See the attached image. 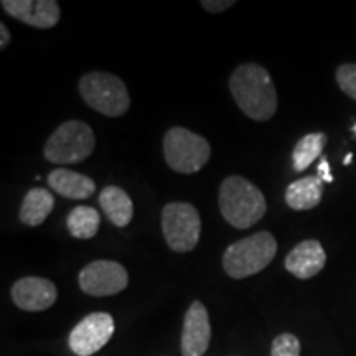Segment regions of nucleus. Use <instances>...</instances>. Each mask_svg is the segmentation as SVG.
<instances>
[{
	"label": "nucleus",
	"instance_id": "7",
	"mask_svg": "<svg viewBox=\"0 0 356 356\" xmlns=\"http://www.w3.org/2000/svg\"><path fill=\"white\" fill-rule=\"evenodd\" d=\"M162 233L172 251H193L202 234V218L197 208L181 202L165 204L162 210Z\"/></svg>",
	"mask_w": 356,
	"mask_h": 356
},
{
	"label": "nucleus",
	"instance_id": "4",
	"mask_svg": "<svg viewBox=\"0 0 356 356\" xmlns=\"http://www.w3.org/2000/svg\"><path fill=\"white\" fill-rule=\"evenodd\" d=\"M79 95L84 102L102 115L119 118L131 108L127 86L121 78L104 71H92L79 79Z\"/></svg>",
	"mask_w": 356,
	"mask_h": 356
},
{
	"label": "nucleus",
	"instance_id": "3",
	"mask_svg": "<svg viewBox=\"0 0 356 356\" xmlns=\"http://www.w3.org/2000/svg\"><path fill=\"white\" fill-rule=\"evenodd\" d=\"M277 254V241L269 231H259L229 244L222 256V269L233 279L259 274Z\"/></svg>",
	"mask_w": 356,
	"mask_h": 356
},
{
	"label": "nucleus",
	"instance_id": "20",
	"mask_svg": "<svg viewBox=\"0 0 356 356\" xmlns=\"http://www.w3.org/2000/svg\"><path fill=\"white\" fill-rule=\"evenodd\" d=\"M270 356H300V341L292 333H280L274 338Z\"/></svg>",
	"mask_w": 356,
	"mask_h": 356
},
{
	"label": "nucleus",
	"instance_id": "15",
	"mask_svg": "<svg viewBox=\"0 0 356 356\" xmlns=\"http://www.w3.org/2000/svg\"><path fill=\"white\" fill-rule=\"evenodd\" d=\"M323 197V180L318 177H304L292 181L286 190V203L297 211L318 207Z\"/></svg>",
	"mask_w": 356,
	"mask_h": 356
},
{
	"label": "nucleus",
	"instance_id": "9",
	"mask_svg": "<svg viewBox=\"0 0 356 356\" xmlns=\"http://www.w3.org/2000/svg\"><path fill=\"white\" fill-rule=\"evenodd\" d=\"M114 330L113 315L106 312H95L84 317L71 330L68 345L76 356H91L109 343Z\"/></svg>",
	"mask_w": 356,
	"mask_h": 356
},
{
	"label": "nucleus",
	"instance_id": "13",
	"mask_svg": "<svg viewBox=\"0 0 356 356\" xmlns=\"http://www.w3.org/2000/svg\"><path fill=\"white\" fill-rule=\"evenodd\" d=\"M327 264V252L317 239L297 244L286 257V269L297 279H312Z\"/></svg>",
	"mask_w": 356,
	"mask_h": 356
},
{
	"label": "nucleus",
	"instance_id": "23",
	"mask_svg": "<svg viewBox=\"0 0 356 356\" xmlns=\"http://www.w3.org/2000/svg\"><path fill=\"white\" fill-rule=\"evenodd\" d=\"M318 178H322V180L328 181V184H332L333 181V177H332V172H330V165H328V160L327 157H322L320 160V165H318Z\"/></svg>",
	"mask_w": 356,
	"mask_h": 356
},
{
	"label": "nucleus",
	"instance_id": "24",
	"mask_svg": "<svg viewBox=\"0 0 356 356\" xmlns=\"http://www.w3.org/2000/svg\"><path fill=\"white\" fill-rule=\"evenodd\" d=\"M10 43V32H8L6 24H0V48H7Z\"/></svg>",
	"mask_w": 356,
	"mask_h": 356
},
{
	"label": "nucleus",
	"instance_id": "14",
	"mask_svg": "<svg viewBox=\"0 0 356 356\" xmlns=\"http://www.w3.org/2000/svg\"><path fill=\"white\" fill-rule=\"evenodd\" d=\"M48 185L61 197L71 200H86L96 191V184L92 178L83 173L68 170V168H55L48 175Z\"/></svg>",
	"mask_w": 356,
	"mask_h": 356
},
{
	"label": "nucleus",
	"instance_id": "19",
	"mask_svg": "<svg viewBox=\"0 0 356 356\" xmlns=\"http://www.w3.org/2000/svg\"><path fill=\"white\" fill-rule=\"evenodd\" d=\"M325 144H327V136L323 132L307 134L305 137H302L293 147V168L297 172H304L305 168H309L314 163V160L322 155Z\"/></svg>",
	"mask_w": 356,
	"mask_h": 356
},
{
	"label": "nucleus",
	"instance_id": "10",
	"mask_svg": "<svg viewBox=\"0 0 356 356\" xmlns=\"http://www.w3.org/2000/svg\"><path fill=\"white\" fill-rule=\"evenodd\" d=\"M211 341V323L207 307L195 300L186 310L181 328V356H203Z\"/></svg>",
	"mask_w": 356,
	"mask_h": 356
},
{
	"label": "nucleus",
	"instance_id": "16",
	"mask_svg": "<svg viewBox=\"0 0 356 356\" xmlns=\"http://www.w3.org/2000/svg\"><path fill=\"white\" fill-rule=\"evenodd\" d=\"M99 204L104 215L118 228H126L134 218V203L121 186H106L99 193Z\"/></svg>",
	"mask_w": 356,
	"mask_h": 356
},
{
	"label": "nucleus",
	"instance_id": "18",
	"mask_svg": "<svg viewBox=\"0 0 356 356\" xmlns=\"http://www.w3.org/2000/svg\"><path fill=\"white\" fill-rule=\"evenodd\" d=\"M101 218L96 208L92 207H76L68 215L66 226L70 234L76 239H91L99 231Z\"/></svg>",
	"mask_w": 356,
	"mask_h": 356
},
{
	"label": "nucleus",
	"instance_id": "11",
	"mask_svg": "<svg viewBox=\"0 0 356 356\" xmlns=\"http://www.w3.org/2000/svg\"><path fill=\"white\" fill-rule=\"evenodd\" d=\"M8 15L35 29H53L60 22V3L55 0H2Z\"/></svg>",
	"mask_w": 356,
	"mask_h": 356
},
{
	"label": "nucleus",
	"instance_id": "12",
	"mask_svg": "<svg viewBox=\"0 0 356 356\" xmlns=\"http://www.w3.org/2000/svg\"><path fill=\"white\" fill-rule=\"evenodd\" d=\"M13 304L25 312H43L55 304L58 289L43 277H22L12 286Z\"/></svg>",
	"mask_w": 356,
	"mask_h": 356
},
{
	"label": "nucleus",
	"instance_id": "6",
	"mask_svg": "<svg viewBox=\"0 0 356 356\" xmlns=\"http://www.w3.org/2000/svg\"><path fill=\"white\" fill-rule=\"evenodd\" d=\"M163 155L172 170L191 175L207 165L211 147L204 137L188 129L172 127L163 137Z\"/></svg>",
	"mask_w": 356,
	"mask_h": 356
},
{
	"label": "nucleus",
	"instance_id": "5",
	"mask_svg": "<svg viewBox=\"0 0 356 356\" xmlns=\"http://www.w3.org/2000/svg\"><path fill=\"white\" fill-rule=\"evenodd\" d=\"M96 136L83 121H66L51 134L44 144V159L56 165L81 163L92 154Z\"/></svg>",
	"mask_w": 356,
	"mask_h": 356
},
{
	"label": "nucleus",
	"instance_id": "17",
	"mask_svg": "<svg viewBox=\"0 0 356 356\" xmlns=\"http://www.w3.org/2000/svg\"><path fill=\"white\" fill-rule=\"evenodd\" d=\"M55 207V197L47 188H32L22 202L19 218L25 226H40L50 216Z\"/></svg>",
	"mask_w": 356,
	"mask_h": 356
},
{
	"label": "nucleus",
	"instance_id": "22",
	"mask_svg": "<svg viewBox=\"0 0 356 356\" xmlns=\"http://www.w3.org/2000/svg\"><path fill=\"white\" fill-rule=\"evenodd\" d=\"M234 0H203L202 2V7L204 8L207 12H211V13H221L225 10H228L229 7L234 6Z\"/></svg>",
	"mask_w": 356,
	"mask_h": 356
},
{
	"label": "nucleus",
	"instance_id": "26",
	"mask_svg": "<svg viewBox=\"0 0 356 356\" xmlns=\"http://www.w3.org/2000/svg\"><path fill=\"white\" fill-rule=\"evenodd\" d=\"M353 134H355V137H356V122H355V126H353Z\"/></svg>",
	"mask_w": 356,
	"mask_h": 356
},
{
	"label": "nucleus",
	"instance_id": "8",
	"mask_svg": "<svg viewBox=\"0 0 356 356\" xmlns=\"http://www.w3.org/2000/svg\"><path fill=\"white\" fill-rule=\"evenodd\" d=\"M129 286L126 267L115 261H92L79 273V287L91 297H109Z\"/></svg>",
	"mask_w": 356,
	"mask_h": 356
},
{
	"label": "nucleus",
	"instance_id": "21",
	"mask_svg": "<svg viewBox=\"0 0 356 356\" xmlns=\"http://www.w3.org/2000/svg\"><path fill=\"white\" fill-rule=\"evenodd\" d=\"M335 79L341 91L356 101V65L346 63L337 68Z\"/></svg>",
	"mask_w": 356,
	"mask_h": 356
},
{
	"label": "nucleus",
	"instance_id": "25",
	"mask_svg": "<svg viewBox=\"0 0 356 356\" xmlns=\"http://www.w3.org/2000/svg\"><path fill=\"white\" fill-rule=\"evenodd\" d=\"M351 160H353V155H351V154L346 155V157H345V165H348Z\"/></svg>",
	"mask_w": 356,
	"mask_h": 356
},
{
	"label": "nucleus",
	"instance_id": "2",
	"mask_svg": "<svg viewBox=\"0 0 356 356\" xmlns=\"http://www.w3.org/2000/svg\"><path fill=\"white\" fill-rule=\"evenodd\" d=\"M218 204L222 218L236 229L252 228L267 211V202L262 191L248 178L239 175H231L222 180Z\"/></svg>",
	"mask_w": 356,
	"mask_h": 356
},
{
	"label": "nucleus",
	"instance_id": "1",
	"mask_svg": "<svg viewBox=\"0 0 356 356\" xmlns=\"http://www.w3.org/2000/svg\"><path fill=\"white\" fill-rule=\"evenodd\" d=\"M229 91L238 108L252 121H269L277 111V91L264 66L257 63L238 66L229 78Z\"/></svg>",
	"mask_w": 356,
	"mask_h": 356
}]
</instances>
